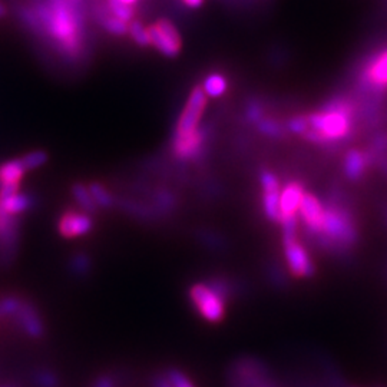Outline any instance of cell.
<instances>
[{
    "label": "cell",
    "instance_id": "9",
    "mask_svg": "<svg viewBox=\"0 0 387 387\" xmlns=\"http://www.w3.org/2000/svg\"><path fill=\"white\" fill-rule=\"evenodd\" d=\"M324 217V205L321 201L311 192H304V197L301 200L300 208H299V218L306 225L307 231L319 235L321 231Z\"/></svg>",
    "mask_w": 387,
    "mask_h": 387
},
{
    "label": "cell",
    "instance_id": "15",
    "mask_svg": "<svg viewBox=\"0 0 387 387\" xmlns=\"http://www.w3.org/2000/svg\"><path fill=\"white\" fill-rule=\"evenodd\" d=\"M368 167V157L361 151H350L344 158V175L351 180H360Z\"/></svg>",
    "mask_w": 387,
    "mask_h": 387
},
{
    "label": "cell",
    "instance_id": "28",
    "mask_svg": "<svg viewBox=\"0 0 387 387\" xmlns=\"http://www.w3.org/2000/svg\"><path fill=\"white\" fill-rule=\"evenodd\" d=\"M167 377L170 378L172 387H195L191 381V378L188 376H185L182 371L174 368V370H170Z\"/></svg>",
    "mask_w": 387,
    "mask_h": 387
},
{
    "label": "cell",
    "instance_id": "24",
    "mask_svg": "<svg viewBox=\"0 0 387 387\" xmlns=\"http://www.w3.org/2000/svg\"><path fill=\"white\" fill-rule=\"evenodd\" d=\"M128 33L131 35L133 41L141 46V48H147V46H151V42H150V35H148V29L138 21H133L129 22V26H128Z\"/></svg>",
    "mask_w": 387,
    "mask_h": 387
},
{
    "label": "cell",
    "instance_id": "26",
    "mask_svg": "<svg viewBox=\"0 0 387 387\" xmlns=\"http://www.w3.org/2000/svg\"><path fill=\"white\" fill-rule=\"evenodd\" d=\"M22 165L26 171H33L43 167L48 162V154L45 151H31L21 158Z\"/></svg>",
    "mask_w": 387,
    "mask_h": 387
},
{
    "label": "cell",
    "instance_id": "29",
    "mask_svg": "<svg viewBox=\"0 0 387 387\" xmlns=\"http://www.w3.org/2000/svg\"><path fill=\"white\" fill-rule=\"evenodd\" d=\"M36 380H38V384L41 387H56L58 386V381H56L55 376L51 374V373H48V371L39 373L38 377H36Z\"/></svg>",
    "mask_w": 387,
    "mask_h": 387
},
{
    "label": "cell",
    "instance_id": "22",
    "mask_svg": "<svg viewBox=\"0 0 387 387\" xmlns=\"http://www.w3.org/2000/svg\"><path fill=\"white\" fill-rule=\"evenodd\" d=\"M108 11L110 15H113L115 18L129 24L134 21L135 16V9L133 5H126L120 0H108Z\"/></svg>",
    "mask_w": 387,
    "mask_h": 387
},
{
    "label": "cell",
    "instance_id": "20",
    "mask_svg": "<svg viewBox=\"0 0 387 387\" xmlns=\"http://www.w3.org/2000/svg\"><path fill=\"white\" fill-rule=\"evenodd\" d=\"M88 188H89V192H91V195H92L96 207L105 208V210L115 207V198H113V195L102 184L92 182V184L88 185Z\"/></svg>",
    "mask_w": 387,
    "mask_h": 387
},
{
    "label": "cell",
    "instance_id": "8",
    "mask_svg": "<svg viewBox=\"0 0 387 387\" xmlns=\"http://www.w3.org/2000/svg\"><path fill=\"white\" fill-rule=\"evenodd\" d=\"M260 182L263 188V210L266 217L273 221H280V194L282 187L277 175L269 170H264L260 175Z\"/></svg>",
    "mask_w": 387,
    "mask_h": 387
},
{
    "label": "cell",
    "instance_id": "23",
    "mask_svg": "<svg viewBox=\"0 0 387 387\" xmlns=\"http://www.w3.org/2000/svg\"><path fill=\"white\" fill-rule=\"evenodd\" d=\"M99 22L102 25V28L109 32L110 35H115V36H123L128 33V26L129 24L115 18L113 15L110 14H106V15H99Z\"/></svg>",
    "mask_w": 387,
    "mask_h": 387
},
{
    "label": "cell",
    "instance_id": "27",
    "mask_svg": "<svg viewBox=\"0 0 387 387\" xmlns=\"http://www.w3.org/2000/svg\"><path fill=\"white\" fill-rule=\"evenodd\" d=\"M24 300H21L16 296H9L0 300V317H6V316H15L18 310L21 309Z\"/></svg>",
    "mask_w": 387,
    "mask_h": 387
},
{
    "label": "cell",
    "instance_id": "5",
    "mask_svg": "<svg viewBox=\"0 0 387 387\" xmlns=\"http://www.w3.org/2000/svg\"><path fill=\"white\" fill-rule=\"evenodd\" d=\"M205 108H207V93L204 92L202 86H195L191 91V93L187 99V103L180 115L174 138L188 137V135L200 131L201 129L200 123H201V118L205 112Z\"/></svg>",
    "mask_w": 387,
    "mask_h": 387
},
{
    "label": "cell",
    "instance_id": "33",
    "mask_svg": "<svg viewBox=\"0 0 387 387\" xmlns=\"http://www.w3.org/2000/svg\"><path fill=\"white\" fill-rule=\"evenodd\" d=\"M5 15H6V9H5V6L2 4H0V19L5 18Z\"/></svg>",
    "mask_w": 387,
    "mask_h": 387
},
{
    "label": "cell",
    "instance_id": "32",
    "mask_svg": "<svg viewBox=\"0 0 387 387\" xmlns=\"http://www.w3.org/2000/svg\"><path fill=\"white\" fill-rule=\"evenodd\" d=\"M155 387H172L170 378L165 376V377H161L155 381Z\"/></svg>",
    "mask_w": 387,
    "mask_h": 387
},
{
    "label": "cell",
    "instance_id": "17",
    "mask_svg": "<svg viewBox=\"0 0 387 387\" xmlns=\"http://www.w3.org/2000/svg\"><path fill=\"white\" fill-rule=\"evenodd\" d=\"M26 170L22 165L21 158L8 161L0 165V184H8V182H18L24 180Z\"/></svg>",
    "mask_w": 387,
    "mask_h": 387
},
{
    "label": "cell",
    "instance_id": "18",
    "mask_svg": "<svg viewBox=\"0 0 387 387\" xmlns=\"http://www.w3.org/2000/svg\"><path fill=\"white\" fill-rule=\"evenodd\" d=\"M72 197L75 200V202L78 204V207L81 208V211L86 212V214H95L98 207L89 192V188L85 184L76 182L72 185Z\"/></svg>",
    "mask_w": 387,
    "mask_h": 387
},
{
    "label": "cell",
    "instance_id": "10",
    "mask_svg": "<svg viewBox=\"0 0 387 387\" xmlns=\"http://www.w3.org/2000/svg\"><path fill=\"white\" fill-rule=\"evenodd\" d=\"M93 229V220L83 211L69 210L59 220V232L66 238H76L89 234Z\"/></svg>",
    "mask_w": 387,
    "mask_h": 387
},
{
    "label": "cell",
    "instance_id": "19",
    "mask_svg": "<svg viewBox=\"0 0 387 387\" xmlns=\"http://www.w3.org/2000/svg\"><path fill=\"white\" fill-rule=\"evenodd\" d=\"M228 83L227 79L221 75V73H210L205 79H204V85L202 89L207 93V96L211 98H218L222 96L227 92Z\"/></svg>",
    "mask_w": 387,
    "mask_h": 387
},
{
    "label": "cell",
    "instance_id": "13",
    "mask_svg": "<svg viewBox=\"0 0 387 387\" xmlns=\"http://www.w3.org/2000/svg\"><path fill=\"white\" fill-rule=\"evenodd\" d=\"M364 82L376 89L387 88V49L376 55L366 66Z\"/></svg>",
    "mask_w": 387,
    "mask_h": 387
},
{
    "label": "cell",
    "instance_id": "3",
    "mask_svg": "<svg viewBox=\"0 0 387 387\" xmlns=\"http://www.w3.org/2000/svg\"><path fill=\"white\" fill-rule=\"evenodd\" d=\"M319 235L326 242L336 247L353 245L357 238V229L351 214L337 204L326 205Z\"/></svg>",
    "mask_w": 387,
    "mask_h": 387
},
{
    "label": "cell",
    "instance_id": "6",
    "mask_svg": "<svg viewBox=\"0 0 387 387\" xmlns=\"http://www.w3.org/2000/svg\"><path fill=\"white\" fill-rule=\"evenodd\" d=\"M151 46L167 58H175L182 49V39L175 25L168 19H160L147 26Z\"/></svg>",
    "mask_w": 387,
    "mask_h": 387
},
{
    "label": "cell",
    "instance_id": "30",
    "mask_svg": "<svg viewBox=\"0 0 387 387\" xmlns=\"http://www.w3.org/2000/svg\"><path fill=\"white\" fill-rule=\"evenodd\" d=\"M95 387H115V383H113V380L110 377L103 376L96 381Z\"/></svg>",
    "mask_w": 387,
    "mask_h": 387
},
{
    "label": "cell",
    "instance_id": "2",
    "mask_svg": "<svg viewBox=\"0 0 387 387\" xmlns=\"http://www.w3.org/2000/svg\"><path fill=\"white\" fill-rule=\"evenodd\" d=\"M307 129L303 137L314 144L346 140L354 125V106L347 99H334L320 110L306 115Z\"/></svg>",
    "mask_w": 387,
    "mask_h": 387
},
{
    "label": "cell",
    "instance_id": "4",
    "mask_svg": "<svg viewBox=\"0 0 387 387\" xmlns=\"http://www.w3.org/2000/svg\"><path fill=\"white\" fill-rule=\"evenodd\" d=\"M227 291L217 283H197L190 289V299L200 316L210 323H220L225 316Z\"/></svg>",
    "mask_w": 387,
    "mask_h": 387
},
{
    "label": "cell",
    "instance_id": "1",
    "mask_svg": "<svg viewBox=\"0 0 387 387\" xmlns=\"http://www.w3.org/2000/svg\"><path fill=\"white\" fill-rule=\"evenodd\" d=\"M35 14L45 35L56 42L61 53L78 59L82 49V19L68 0H53L51 5H39Z\"/></svg>",
    "mask_w": 387,
    "mask_h": 387
},
{
    "label": "cell",
    "instance_id": "34",
    "mask_svg": "<svg viewBox=\"0 0 387 387\" xmlns=\"http://www.w3.org/2000/svg\"><path fill=\"white\" fill-rule=\"evenodd\" d=\"M120 2H123V4H126V5H135L137 2H138V0H120Z\"/></svg>",
    "mask_w": 387,
    "mask_h": 387
},
{
    "label": "cell",
    "instance_id": "16",
    "mask_svg": "<svg viewBox=\"0 0 387 387\" xmlns=\"http://www.w3.org/2000/svg\"><path fill=\"white\" fill-rule=\"evenodd\" d=\"M33 207H35V197L28 192H18L12 198L0 201V210L16 217L22 212L29 211Z\"/></svg>",
    "mask_w": 387,
    "mask_h": 387
},
{
    "label": "cell",
    "instance_id": "31",
    "mask_svg": "<svg viewBox=\"0 0 387 387\" xmlns=\"http://www.w3.org/2000/svg\"><path fill=\"white\" fill-rule=\"evenodd\" d=\"M182 2H184L185 6H188V8L197 9V8H200V6L204 4V0H182Z\"/></svg>",
    "mask_w": 387,
    "mask_h": 387
},
{
    "label": "cell",
    "instance_id": "14",
    "mask_svg": "<svg viewBox=\"0 0 387 387\" xmlns=\"http://www.w3.org/2000/svg\"><path fill=\"white\" fill-rule=\"evenodd\" d=\"M205 144V133L202 129L182 138H174L172 151L181 160H192L195 158Z\"/></svg>",
    "mask_w": 387,
    "mask_h": 387
},
{
    "label": "cell",
    "instance_id": "11",
    "mask_svg": "<svg viewBox=\"0 0 387 387\" xmlns=\"http://www.w3.org/2000/svg\"><path fill=\"white\" fill-rule=\"evenodd\" d=\"M304 187L299 181L289 182L280 194V224L293 218H299V208L304 197Z\"/></svg>",
    "mask_w": 387,
    "mask_h": 387
},
{
    "label": "cell",
    "instance_id": "35",
    "mask_svg": "<svg viewBox=\"0 0 387 387\" xmlns=\"http://www.w3.org/2000/svg\"><path fill=\"white\" fill-rule=\"evenodd\" d=\"M0 185H2V184H0Z\"/></svg>",
    "mask_w": 387,
    "mask_h": 387
},
{
    "label": "cell",
    "instance_id": "7",
    "mask_svg": "<svg viewBox=\"0 0 387 387\" xmlns=\"http://www.w3.org/2000/svg\"><path fill=\"white\" fill-rule=\"evenodd\" d=\"M283 247L287 267L293 276L311 277L314 274V263L297 234H283Z\"/></svg>",
    "mask_w": 387,
    "mask_h": 387
},
{
    "label": "cell",
    "instance_id": "12",
    "mask_svg": "<svg viewBox=\"0 0 387 387\" xmlns=\"http://www.w3.org/2000/svg\"><path fill=\"white\" fill-rule=\"evenodd\" d=\"M14 317H15V321L21 326V329L28 336L38 339L43 334V331H45L43 323H42V319L33 304L24 301L21 309L18 310V313Z\"/></svg>",
    "mask_w": 387,
    "mask_h": 387
},
{
    "label": "cell",
    "instance_id": "25",
    "mask_svg": "<svg viewBox=\"0 0 387 387\" xmlns=\"http://www.w3.org/2000/svg\"><path fill=\"white\" fill-rule=\"evenodd\" d=\"M257 128L262 134H264L266 137H270V138H279L284 133L283 126L279 122H276L274 119H270V118H264V116H262L260 119L257 120Z\"/></svg>",
    "mask_w": 387,
    "mask_h": 387
},
{
    "label": "cell",
    "instance_id": "21",
    "mask_svg": "<svg viewBox=\"0 0 387 387\" xmlns=\"http://www.w3.org/2000/svg\"><path fill=\"white\" fill-rule=\"evenodd\" d=\"M69 270L76 277H85L92 270V260L86 252H76L69 263Z\"/></svg>",
    "mask_w": 387,
    "mask_h": 387
}]
</instances>
